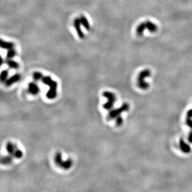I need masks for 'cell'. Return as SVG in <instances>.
Listing matches in <instances>:
<instances>
[{"instance_id": "cell-16", "label": "cell", "mask_w": 192, "mask_h": 192, "mask_svg": "<svg viewBox=\"0 0 192 192\" xmlns=\"http://www.w3.org/2000/svg\"><path fill=\"white\" fill-rule=\"evenodd\" d=\"M13 156L11 155H6V156H4L1 157V164H3V165H9L11 163L12 158H13Z\"/></svg>"}, {"instance_id": "cell-18", "label": "cell", "mask_w": 192, "mask_h": 192, "mask_svg": "<svg viewBox=\"0 0 192 192\" xmlns=\"http://www.w3.org/2000/svg\"><path fill=\"white\" fill-rule=\"evenodd\" d=\"M16 52L14 49H11L8 50V52L6 54V57L7 58H12L16 56Z\"/></svg>"}, {"instance_id": "cell-19", "label": "cell", "mask_w": 192, "mask_h": 192, "mask_svg": "<svg viewBox=\"0 0 192 192\" xmlns=\"http://www.w3.org/2000/svg\"><path fill=\"white\" fill-rule=\"evenodd\" d=\"M42 78L43 75L41 72H34V74H33V78H34V80H36V81H38V80H42Z\"/></svg>"}, {"instance_id": "cell-10", "label": "cell", "mask_w": 192, "mask_h": 192, "mask_svg": "<svg viewBox=\"0 0 192 192\" xmlns=\"http://www.w3.org/2000/svg\"><path fill=\"white\" fill-rule=\"evenodd\" d=\"M179 144H180V148L181 151L185 154H188L191 151V147L188 144L185 142V140L182 138H181L179 140Z\"/></svg>"}, {"instance_id": "cell-4", "label": "cell", "mask_w": 192, "mask_h": 192, "mask_svg": "<svg viewBox=\"0 0 192 192\" xmlns=\"http://www.w3.org/2000/svg\"><path fill=\"white\" fill-rule=\"evenodd\" d=\"M54 161L56 165H57L58 167L65 170H68L72 167L73 162L72 159H68L67 161H63L62 158V154L60 152L56 153L54 158Z\"/></svg>"}, {"instance_id": "cell-15", "label": "cell", "mask_w": 192, "mask_h": 192, "mask_svg": "<svg viewBox=\"0 0 192 192\" xmlns=\"http://www.w3.org/2000/svg\"><path fill=\"white\" fill-rule=\"evenodd\" d=\"M6 151H8V154H9V155H12V156H13L14 153V152L16 149L15 146L12 143L10 142H8L6 144Z\"/></svg>"}, {"instance_id": "cell-11", "label": "cell", "mask_w": 192, "mask_h": 192, "mask_svg": "<svg viewBox=\"0 0 192 192\" xmlns=\"http://www.w3.org/2000/svg\"><path fill=\"white\" fill-rule=\"evenodd\" d=\"M14 44L13 42H11L5 41L3 39H1V42H0V47L3 49H14Z\"/></svg>"}, {"instance_id": "cell-6", "label": "cell", "mask_w": 192, "mask_h": 192, "mask_svg": "<svg viewBox=\"0 0 192 192\" xmlns=\"http://www.w3.org/2000/svg\"><path fill=\"white\" fill-rule=\"evenodd\" d=\"M129 105H128L127 103H124L123 105H122L119 108H116V109L111 110L110 112L109 113V114H108V118H109V119H115L116 117L121 115V114L122 112L127 111L129 110Z\"/></svg>"}, {"instance_id": "cell-2", "label": "cell", "mask_w": 192, "mask_h": 192, "mask_svg": "<svg viewBox=\"0 0 192 192\" xmlns=\"http://www.w3.org/2000/svg\"><path fill=\"white\" fill-rule=\"evenodd\" d=\"M145 30H148L152 33H155L158 30V27L155 23H152L151 21H146L142 22L137 26L136 28V34L137 36H142Z\"/></svg>"}, {"instance_id": "cell-13", "label": "cell", "mask_w": 192, "mask_h": 192, "mask_svg": "<svg viewBox=\"0 0 192 192\" xmlns=\"http://www.w3.org/2000/svg\"><path fill=\"white\" fill-rule=\"evenodd\" d=\"M186 124L192 130V109L187 111L186 116Z\"/></svg>"}, {"instance_id": "cell-8", "label": "cell", "mask_w": 192, "mask_h": 192, "mask_svg": "<svg viewBox=\"0 0 192 192\" xmlns=\"http://www.w3.org/2000/svg\"><path fill=\"white\" fill-rule=\"evenodd\" d=\"M28 91L33 95H36L39 93L40 89L35 82H30L28 85Z\"/></svg>"}, {"instance_id": "cell-22", "label": "cell", "mask_w": 192, "mask_h": 192, "mask_svg": "<svg viewBox=\"0 0 192 192\" xmlns=\"http://www.w3.org/2000/svg\"><path fill=\"white\" fill-rule=\"evenodd\" d=\"M188 140L190 143L192 144V130L190 131L188 134Z\"/></svg>"}, {"instance_id": "cell-12", "label": "cell", "mask_w": 192, "mask_h": 192, "mask_svg": "<svg viewBox=\"0 0 192 192\" xmlns=\"http://www.w3.org/2000/svg\"><path fill=\"white\" fill-rule=\"evenodd\" d=\"M80 19L81 24L85 29H86L87 30H90L91 29V26H90V23H89L87 19V18L84 16V15H81L80 16Z\"/></svg>"}, {"instance_id": "cell-9", "label": "cell", "mask_w": 192, "mask_h": 192, "mask_svg": "<svg viewBox=\"0 0 192 192\" xmlns=\"http://www.w3.org/2000/svg\"><path fill=\"white\" fill-rule=\"evenodd\" d=\"M21 79V75L19 74V73H16V74L12 76H11L9 78L7 79L6 80V82H5V85L7 86V87H9L11 85L13 84V83H16V82H18V81H19Z\"/></svg>"}, {"instance_id": "cell-20", "label": "cell", "mask_w": 192, "mask_h": 192, "mask_svg": "<svg viewBox=\"0 0 192 192\" xmlns=\"http://www.w3.org/2000/svg\"><path fill=\"white\" fill-rule=\"evenodd\" d=\"M13 157L16 158H21V157H23V152H22V151H21V150L16 149V151H15L14 153L13 154Z\"/></svg>"}, {"instance_id": "cell-21", "label": "cell", "mask_w": 192, "mask_h": 192, "mask_svg": "<svg viewBox=\"0 0 192 192\" xmlns=\"http://www.w3.org/2000/svg\"><path fill=\"white\" fill-rule=\"evenodd\" d=\"M122 123H123V119H122V117L121 116V115H119V116L116 117V124L117 126H121V125L122 124Z\"/></svg>"}, {"instance_id": "cell-7", "label": "cell", "mask_w": 192, "mask_h": 192, "mask_svg": "<svg viewBox=\"0 0 192 192\" xmlns=\"http://www.w3.org/2000/svg\"><path fill=\"white\" fill-rule=\"evenodd\" d=\"M82 24L80 22V18H76L73 21V27L75 29L76 33H77L78 36L80 37V39H83L85 38V34L83 33V30L82 29Z\"/></svg>"}, {"instance_id": "cell-5", "label": "cell", "mask_w": 192, "mask_h": 192, "mask_svg": "<svg viewBox=\"0 0 192 192\" xmlns=\"http://www.w3.org/2000/svg\"><path fill=\"white\" fill-rule=\"evenodd\" d=\"M103 96L108 100V101L103 105V108L106 110H110L113 108V106L115 103L116 96L113 93L107 91L103 93Z\"/></svg>"}, {"instance_id": "cell-17", "label": "cell", "mask_w": 192, "mask_h": 192, "mask_svg": "<svg viewBox=\"0 0 192 192\" xmlns=\"http://www.w3.org/2000/svg\"><path fill=\"white\" fill-rule=\"evenodd\" d=\"M8 70H4L1 72V76H0V78H1V81L2 82H5L7 80V78H8Z\"/></svg>"}, {"instance_id": "cell-14", "label": "cell", "mask_w": 192, "mask_h": 192, "mask_svg": "<svg viewBox=\"0 0 192 192\" xmlns=\"http://www.w3.org/2000/svg\"><path fill=\"white\" fill-rule=\"evenodd\" d=\"M5 63H6L8 66L11 69H18L19 68V65L17 62H15L14 60H12L11 59V58H7L5 60Z\"/></svg>"}, {"instance_id": "cell-3", "label": "cell", "mask_w": 192, "mask_h": 192, "mask_svg": "<svg viewBox=\"0 0 192 192\" xmlns=\"http://www.w3.org/2000/svg\"><path fill=\"white\" fill-rule=\"evenodd\" d=\"M151 75V72L149 69H145L139 73L138 76H137V85L139 88L143 90H146L149 88V85L148 83L145 82V78Z\"/></svg>"}, {"instance_id": "cell-1", "label": "cell", "mask_w": 192, "mask_h": 192, "mask_svg": "<svg viewBox=\"0 0 192 192\" xmlns=\"http://www.w3.org/2000/svg\"><path fill=\"white\" fill-rule=\"evenodd\" d=\"M42 81L44 84L49 87V90L47 93V97L49 99H54L57 97V83L56 82L52 80L49 76H43Z\"/></svg>"}]
</instances>
